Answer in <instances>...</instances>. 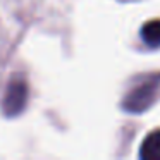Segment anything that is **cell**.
<instances>
[{"mask_svg": "<svg viewBox=\"0 0 160 160\" xmlns=\"http://www.w3.org/2000/svg\"><path fill=\"white\" fill-rule=\"evenodd\" d=\"M139 157L143 160H160V129L153 131L143 139Z\"/></svg>", "mask_w": 160, "mask_h": 160, "instance_id": "3957f363", "label": "cell"}, {"mask_svg": "<svg viewBox=\"0 0 160 160\" xmlns=\"http://www.w3.org/2000/svg\"><path fill=\"white\" fill-rule=\"evenodd\" d=\"M158 88H160V79H157V78L143 81L139 86H136L134 90L129 91L128 97L124 98V102H122L124 110L132 112V114L146 110L155 102L157 95H158Z\"/></svg>", "mask_w": 160, "mask_h": 160, "instance_id": "6da1fadb", "label": "cell"}, {"mask_svg": "<svg viewBox=\"0 0 160 160\" xmlns=\"http://www.w3.org/2000/svg\"><path fill=\"white\" fill-rule=\"evenodd\" d=\"M28 102V86L22 79H12L9 83L7 90L4 95V102H2V110L5 115L14 117L19 115L26 107Z\"/></svg>", "mask_w": 160, "mask_h": 160, "instance_id": "7a4b0ae2", "label": "cell"}, {"mask_svg": "<svg viewBox=\"0 0 160 160\" xmlns=\"http://www.w3.org/2000/svg\"><path fill=\"white\" fill-rule=\"evenodd\" d=\"M141 38L152 48L160 47V19H153L148 21L145 26L141 28Z\"/></svg>", "mask_w": 160, "mask_h": 160, "instance_id": "277c9868", "label": "cell"}]
</instances>
